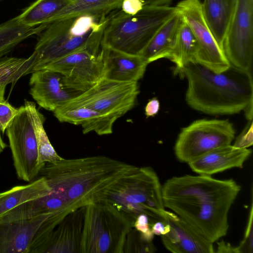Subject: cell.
Listing matches in <instances>:
<instances>
[{"label":"cell","mask_w":253,"mask_h":253,"mask_svg":"<svg viewBox=\"0 0 253 253\" xmlns=\"http://www.w3.org/2000/svg\"><path fill=\"white\" fill-rule=\"evenodd\" d=\"M241 188L233 179L187 174L168 179L162 197L165 208L213 243L227 233L228 213Z\"/></svg>","instance_id":"cell-1"},{"label":"cell","mask_w":253,"mask_h":253,"mask_svg":"<svg viewBox=\"0 0 253 253\" xmlns=\"http://www.w3.org/2000/svg\"><path fill=\"white\" fill-rule=\"evenodd\" d=\"M138 167L104 156L46 163L39 174L79 208L106 200L110 189Z\"/></svg>","instance_id":"cell-2"},{"label":"cell","mask_w":253,"mask_h":253,"mask_svg":"<svg viewBox=\"0 0 253 253\" xmlns=\"http://www.w3.org/2000/svg\"><path fill=\"white\" fill-rule=\"evenodd\" d=\"M180 75L186 78V101L192 109L209 115H233L253 105V84L251 71L232 65L215 72L192 61Z\"/></svg>","instance_id":"cell-3"},{"label":"cell","mask_w":253,"mask_h":253,"mask_svg":"<svg viewBox=\"0 0 253 253\" xmlns=\"http://www.w3.org/2000/svg\"><path fill=\"white\" fill-rule=\"evenodd\" d=\"M108 18L79 15L47 24L40 34L32 54L34 59L32 73L78 50L100 53Z\"/></svg>","instance_id":"cell-4"},{"label":"cell","mask_w":253,"mask_h":253,"mask_svg":"<svg viewBox=\"0 0 253 253\" xmlns=\"http://www.w3.org/2000/svg\"><path fill=\"white\" fill-rule=\"evenodd\" d=\"M175 7L144 5L134 15L121 9L108 16L101 46L140 55L160 27L178 12Z\"/></svg>","instance_id":"cell-5"},{"label":"cell","mask_w":253,"mask_h":253,"mask_svg":"<svg viewBox=\"0 0 253 253\" xmlns=\"http://www.w3.org/2000/svg\"><path fill=\"white\" fill-rule=\"evenodd\" d=\"M105 201L133 222L140 214L147 215L153 223L157 221L165 222L166 210L162 185L151 167H138L121 178L110 189Z\"/></svg>","instance_id":"cell-6"},{"label":"cell","mask_w":253,"mask_h":253,"mask_svg":"<svg viewBox=\"0 0 253 253\" xmlns=\"http://www.w3.org/2000/svg\"><path fill=\"white\" fill-rule=\"evenodd\" d=\"M132 221L106 201L85 206L80 253H124Z\"/></svg>","instance_id":"cell-7"},{"label":"cell","mask_w":253,"mask_h":253,"mask_svg":"<svg viewBox=\"0 0 253 253\" xmlns=\"http://www.w3.org/2000/svg\"><path fill=\"white\" fill-rule=\"evenodd\" d=\"M235 130L228 120L200 119L183 127L174 146L177 159L189 163L216 148L230 145Z\"/></svg>","instance_id":"cell-8"},{"label":"cell","mask_w":253,"mask_h":253,"mask_svg":"<svg viewBox=\"0 0 253 253\" xmlns=\"http://www.w3.org/2000/svg\"><path fill=\"white\" fill-rule=\"evenodd\" d=\"M139 92L138 82H121L102 78L70 102L88 107L117 121L134 107Z\"/></svg>","instance_id":"cell-9"},{"label":"cell","mask_w":253,"mask_h":253,"mask_svg":"<svg viewBox=\"0 0 253 253\" xmlns=\"http://www.w3.org/2000/svg\"><path fill=\"white\" fill-rule=\"evenodd\" d=\"M14 166L18 178L32 181L42 169L38 163L37 140L33 120L26 105L19 108L18 114L6 129Z\"/></svg>","instance_id":"cell-10"},{"label":"cell","mask_w":253,"mask_h":253,"mask_svg":"<svg viewBox=\"0 0 253 253\" xmlns=\"http://www.w3.org/2000/svg\"><path fill=\"white\" fill-rule=\"evenodd\" d=\"M230 64L251 71L253 53V0H237L222 45Z\"/></svg>","instance_id":"cell-11"},{"label":"cell","mask_w":253,"mask_h":253,"mask_svg":"<svg viewBox=\"0 0 253 253\" xmlns=\"http://www.w3.org/2000/svg\"><path fill=\"white\" fill-rule=\"evenodd\" d=\"M200 0H183L176 7L193 33L198 43L195 62L216 72L227 69L230 63L204 17Z\"/></svg>","instance_id":"cell-12"},{"label":"cell","mask_w":253,"mask_h":253,"mask_svg":"<svg viewBox=\"0 0 253 253\" xmlns=\"http://www.w3.org/2000/svg\"><path fill=\"white\" fill-rule=\"evenodd\" d=\"M41 69L60 73L70 87L84 92L103 78V62L101 51L96 54L83 49L56 59Z\"/></svg>","instance_id":"cell-13"},{"label":"cell","mask_w":253,"mask_h":253,"mask_svg":"<svg viewBox=\"0 0 253 253\" xmlns=\"http://www.w3.org/2000/svg\"><path fill=\"white\" fill-rule=\"evenodd\" d=\"M29 84V93L37 104L52 112L83 93L70 87L62 74L47 69L33 72Z\"/></svg>","instance_id":"cell-14"},{"label":"cell","mask_w":253,"mask_h":253,"mask_svg":"<svg viewBox=\"0 0 253 253\" xmlns=\"http://www.w3.org/2000/svg\"><path fill=\"white\" fill-rule=\"evenodd\" d=\"M165 222L170 230L162 235L165 247L173 253H213L211 242L189 223L174 212L166 211Z\"/></svg>","instance_id":"cell-15"},{"label":"cell","mask_w":253,"mask_h":253,"mask_svg":"<svg viewBox=\"0 0 253 253\" xmlns=\"http://www.w3.org/2000/svg\"><path fill=\"white\" fill-rule=\"evenodd\" d=\"M103 62V78L121 82H138L144 76L148 64L140 55L125 52L101 46Z\"/></svg>","instance_id":"cell-16"},{"label":"cell","mask_w":253,"mask_h":253,"mask_svg":"<svg viewBox=\"0 0 253 253\" xmlns=\"http://www.w3.org/2000/svg\"><path fill=\"white\" fill-rule=\"evenodd\" d=\"M57 213H60L43 214L31 219L0 222V253H29L34 238L42 224L49 217Z\"/></svg>","instance_id":"cell-17"},{"label":"cell","mask_w":253,"mask_h":253,"mask_svg":"<svg viewBox=\"0 0 253 253\" xmlns=\"http://www.w3.org/2000/svg\"><path fill=\"white\" fill-rule=\"evenodd\" d=\"M85 207L68 214L53 229L42 253H80Z\"/></svg>","instance_id":"cell-18"},{"label":"cell","mask_w":253,"mask_h":253,"mask_svg":"<svg viewBox=\"0 0 253 253\" xmlns=\"http://www.w3.org/2000/svg\"><path fill=\"white\" fill-rule=\"evenodd\" d=\"M252 153L248 148L228 145L213 150L188 163L200 175H210L234 168H242Z\"/></svg>","instance_id":"cell-19"},{"label":"cell","mask_w":253,"mask_h":253,"mask_svg":"<svg viewBox=\"0 0 253 253\" xmlns=\"http://www.w3.org/2000/svg\"><path fill=\"white\" fill-rule=\"evenodd\" d=\"M78 209L62 194L52 189L47 195L23 203L10 211L0 218V222L31 219L50 213H70Z\"/></svg>","instance_id":"cell-20"},{"label":"cell","mask_w":253,"mask_h":253,"mask_svg":"<svg viewBox=\"0 0 253 253\" xmlns=\"http://www.w3.org/2000/svg\"><path fill=\"white\" fill-rule=\"evenodd\" d=\"M53 113L60 122L81 125L84 134L92 131L99 135L111 134L116 122L93 109L70 101L56 109Z\"/></svg>","instance_id":"cell-21"},{"label":"cell","mask_w":253,"mask_h":253,"mask_svg":"<svg viewBox=\"0 0 253 253\" xmlns=\"http://www.w3.org/2000/svg\"><path fill=\"white\" fill-rule=\"evenodd\" d=\"M183 20V16L178 11L157 31L140 54L148 64L161 58H169Z\"/></svg>","instance_id":"cell-22"},{"label":"cell","mask_w":253,"mask_h":253,"mask_svg":"<svg viewBox=\"0 0 253 253\" xmlns=\"http://www.w3.org/2000/svg\"><path fill=\"white\" fill-rule=\"evenodd\" d=\"M237 0H204L202 13L208 26L222 49L224 38Z\"/></svg>","instance_id":"cell-23"},{"label":"cell","mask_w":253,"mask_h":253,"mask_svg":"<svg viewBox=\"0 0 253 253\" xmlns=\"http://www.w3.org/2000/svg\"><path fill=\"white\" fill-rule=\"evenodd\" d=\"M51 190L46 179L41 176L28 184L0 193V218L16 207L46 195Z\"/></svg>","instance_id":"cell-24"},{"label":"cell","mask_w":253,"mask_h":253,"mask_svg":"<svg viewBox=\"0 0 253 253\" xmlns=\"http://www.w3.org/2000/svg\"><path fill=\"white\" fill-rule=\"evenodd\" d=\"M123 0H76L70 2L58 12L50 21H55L79 15L106 17L113 11L120 9Z\"/></svg>","instance_id":"cell-25"},{"label":"cell","mask_w":253,"mask_h":253,"mask_svg":"<svg viewBox=\"0 0 253 253\" xmlns=\"http://www.w3.org/2000/svg\"><path fill=\"white\" fill-rule=\"evenodd\" d=\"M46 24L28 26L21 23L17 16L0 24V57L12 50L20 42L35 35L40 34Z\"/></svg>","instance_id":"cell-26"},{"label":"cell","mask_w":253,"mask_h":253,"mask_svg":"<svg viewBox=\"0 0 253 253\" xmlns=\"http://www.w3.org/2000/svg\"><path fill=\"white\" fill-rule=\"evenodd\" d=\"M71 2L69 0H36L17 16L24 25L48 24L50 20Z\"/></svg>","instance_id":"cell-27"},{"label":"cell","mask_w":253,"mask_h":253,"mask_svg":"<svg viewBox=\"0 0 253 253\" xmlns=\"http://www.w3.org/2000/svg\"><path fill=\"white\" fill-rule=\"evenodd\" d=\"M198 48L195 37L183 19L179 28L173 48L168 58L175 65L176 73L179 74L186 64L195 61Z\"/></svg>","instance_id":"cell-28"},{"label":"cell","mask_w":253,"mask_h":253,"mask_svg":"<svg viewBox=\"0 0 253 253\" xmlns=\"http://www.w3.org/2000/svg\"><path fill=\"white\" fill-rule=\"evenodd\" d=\"M24 104L29 109L34 124L39 166L42 168L46 163H55L63 159L57 154L51 145L44 128V116L37 109L34 102L25 100Z\"/></svg>","instance_id":"cell-29"},{"label":"cell","mask_w":253,"mask_h":253,"mask_svg":"<svg viewBox=\"0 0 253 253\" xmlns=\"http://www.w3.org/2000/svg\"><path fill=\"white\" fill-rule=\"evenodd\" d=\"M34 57H0V86L16 83L21 77L32 73Z\"/></svg>","instance_id":"cell-30"},{"label":"cell","mask_w":253,"mask_h":253,"mask_svg":"<svg viewBox=\"0 0 253 253\" xmlns=\"http://www.w3.org/2000/svg\"><path fill=\"white\" fill-rule=\"evenodd\" d=\"M6 85L0 86V131L4 133L18 114L19 108L12 106L4 98Z\"/></svg>","instance_id":"cell-31"},{"label":"cell","mask_w":253,"mask_h":253,"mask_svg":"<svg viewBox=\"0 0 253 253\" xmlns=\"http://www.w3.org/2000/svg\"><path fill=\"white\" fill-rule=\"evenodd\" d=\"M253 208L252 202L244 238L239 245L235 247L236 253H253Z\"/></svg>","instance_id":"cell-32"},{"label":"cell","mask_w":253,"mask_h":253,"mask_svg":"<svg viewBox=\"0 0 253 253\" xmlns=\"http://www.w3.org/2000/svg\"><path fill=\"white\" fill-rule=\"evenodd\" d=\"M149 219L145 214H140L136 218L133 227L137 230L141 238L145 241L152 242L154 234L153 233Z\"/></svg>","instance_id":"cell-33"},{"label":"cell","mask_w":253,"mask_h":253,"mask_svg":"<svg viewBox=\"0 0 253 253\" xmlns=\"http://www.w3.org/2000/svg\"><path fill=\"white\" fill-rule=\"evenodd\" d=\"M244 130L237 137L234 146L238 148H248L253 144V121H249Z\"/></svg>","instance_id":"cell-34"},{"label":"cell","mask_w":253,"mask_h":253,"mask_svg":"<svg viewBox=\"0 0 253 253\" xmlns=\"http://www.w3.org/2000/svg\"><path fill=\"white\" fill-rule=\"evenodd\" d=\"M144 4L141 0H123L121 10L129 15H134L142 9Z\"/></svg>","instance_id":"cell-35"},{"label":"cell","mask_w":253,"mask_h":253,"mask_svg":"<svg viewBox=\"0 0 253 253\" xmlns=\"http://www.w3.org/2000/svg\"><path fill=\"white\" fill-rule=\"evenodd\" d=\"M160 109V102L156 98L150 99L145 107V114L147 117H154Z\"/></svg>","instance_id":"cell-36"},{"label":"cell","mask_w":253,"mask_h":253,"mask_svg":"<svg viewBox=\"0 0 253 253\" xmlns=\"http://www.w3.org/2000/svg\"><path fill=\"white\" fill-rule=\"evenodd\" d=\"M153 233L156 235H163L168 233L170 230L169 224L162 221H157L151 224Z\"/></svg>","instance_id":"cell-37"},{"label":"cell","mask_w":253,"mask_h":253,"mask_svg":"<svg viewBox=\"0 0 253 253\" xmlns=\"http://www.w3.org/2000/svg\"><path fill=\"white\" fill-rule=\"evenodd\" d=\"M217 253H236V247L229 243H226L223 240L217 242Z\"/></svg>","instance_id":"cell-38"},{"label":"cell","mask_w":253,"mask_h":253,"mask_svg":"<svg viewBox=\"0 0 253 253\" xmlns=\"http://www.w3.org/2000/svg\"><path fill=\"white\" fill-rule=\"evenodd\" d=\"M144 5L150 6H169L172 0H141Z\"/></svg>","instance_id":"cell-39"},{"label":"cell","mask_w":253,"mask_h":253,"mask_svg":"<svg viewBox=\"0 0 253 253\" xmlns=\"http://www.w3.org/2000/svg\"><path fill=\"white\" fill-rule=\"evenodd\" d=\"M7 147L6 144L3 141L0 133V153Z\"/></svg>","instance_id":"cell-40"},{"label":"cell","mask_w":253,"mask_h":253,"mask_svg":"<svg viewBox=\"0 0 253 253\" xmlns=\"http://www.w3.org/2000/svg\"><path fill=\"white\" fill-rule=\"evenodd\" d=\"M71 2H73L76 0H69Z\"/></svg>","instance_id":"cell-41"},{"label":"cell","mask_w":253,"mask_h":253,"mask_svg":"<svg viewBox=\"0 0 253 253\" xmlns=\"http://www.w3.org/2000/svg\"></svg>","instance_id":"cell-42"}]
</instances>
